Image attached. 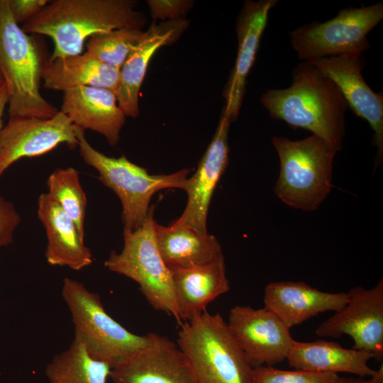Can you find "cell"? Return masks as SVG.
<instances>
[{
    "label": "cell",
    "mask_w": 383,
    "mask_h": 383,
    "mask_svg": "<svg viewBox=\"0 0 383 383\" xmlns=\"http://www.w3.org/2000/svg\"><path fill=\"white\" fill-rule=\"evenodd\" d=\"M292 77L289 87L263 92L261 104L272 118L307 130L340 150L348 104L338 87L307 61L299 63Z\"/></svg>",
    "instance_id": "cell-1"
},
{
    "label": "cell",
    "mask_w": 383,
    "mask_h": 383,
    "mask_svg": "<svg viewBox=\"0 0 383 383\" xmlns=\"http://www.w3.org/2000/svg\"><path fill=\"white\" fill-rule=\"evenodd\" d=\"M133 0H56L23 23L27 34L50 37L54 44L49 60L81 54L87 38L119 28L141 29L144 15Z\"/></svg>",
    "instance_id": "cell-2"
},
{
    "label": "cell",
    "mask_w": 383,
    "mask_h": 383,
    "mask_svg": "<svg viewBox=\"0 0 383 383\" xmlns=\"http://www.w3.org/2000/svg\"><path fill=\"white\" fill-rule=\"evenodd\" d=\"M177 344L196 383H252L253 370L219 313L207 311L181 323Z\"/></svg>",
    "instance_id": "cell-3"
},
{
    "label": "cell",
    "mask_w": 383,
    "mask_h": 383,
    "mask_svg": "<svg viewBox=\"0 0 383 383\" xmlns=\"http://www.w3.org/2000/svg\"><path fill=\"white\" fill-rule=\"evenodd\" d=\"M272 143L280 162L274 187L285 204L306 211L317 209L332 189V172L338 150L316 135L292 140L274 136Z\"/></svg>",
    "instance_id": "cell-4"
},
{
    "label": "cell",
    "mask_w": 383,
    "mask_h": 383,
    "mask_svg": "<svg viewBox=\"0 0 383 383\" xmlns=\"http://www.w3.org/2000/svg\"><path fill=\"white\" fill-rule=\"evenodd\" d=\"M43 61L37 43L14 21L8 0H0V72L7 91L9 118H49L59 110L40 92Z\"/></svg>",
    "instance_id": "cell-5"
},
{
    "label": "cell",
    "mask_w": 383,
    "mask_h": 383,
    "mask_svg": "<svg viewBox=\"0 0 383 383\" xmlns=\"http://www.w3.org/2000/svg\"><path fill=\"white\" fill-rule=\"evenodd\" d=\"M76 133L82 158L98 171L100 181L121 201L123 229L135 231L143 225L156 192L165 189H184L190 169L170 174H150L124 155L111 157L96 150L86 139L84 131L77 126Z\"/></svg>",
    "instance_id": "cell-6"
},
{
    "label": "cell",
    "mask_w": 383,
    "mask_h": 383,
    "mask_svg": "<svg viewBox=\"0 0 383 383\" xmlns=\"http://www.w3.org/2000/svg\"><path fill=\"white\" fill-rule=\"evenodd\" d=\"M153 212L154 207H150L145 221L138 229H123L122 250L118 253L111 252L104 266L135 281L155 309L167 313L181 323L171 272L155 240Z\"/></svg>",
    "instance_id": "cell-7"
},
{
    "label": "cell",
    "mask_w": 383,
    "mask_h": 383,
    "mask_svg": "<svg viewBox=\"0 0 383 383\" xmlns=\"http://www.w3.org/2000/svg\"><path fill=\"white\" fill-rule=\"evenodd\" d=\"M62 296L72 315L74 338L82 343L92 358L112 368L146 342V335L130 332L110 316L99 296L82 283L65 278Z\"/></svg>",
    "instance_id": "cell-8"
},
{
    "label": "cell",
    "mask_w": 383,
    "mask_h": 383,
    "mask_svg": "<svg viewBox=\"0 0 383 383\" xmlns=\"http://www.w3.org/2000/svg\"><path fill=\"white\" fill-rule=\"evenodd\" d=\"M382 19V1L343 8L333 18L289 32L290 44L301 61L363 54L371 48L368 33Z\"/></svg>",
    "instance_id": "cell-9"
},
{
    "label": "cell",
    "mask_w": 383,
    "mask_h": 383,
    "mask_svg": "<svg viewBox=\"0 0 383 383\" xmlns=\"http://www.w3.org/2000/svg\"><path fill=\"white\" fill-rule=\"evenodd\" d=\"M348 300L339 311L316 329L318 336H350L353 349L365 350L373 359L383 360V279L370 289L355 287L349 290Z\"/></svg>",
    "instance_id": "cell-10"
},
{
    "label": "cell",
    "mask_w": 383,
    "mask_h": 383,
    "mask_svg": "<svg viewBox=\"0 0 383 383\" xmlns=\"http://www.w3.org/2000/svg\"><path fill=\"white\" fill-rule=\"evenodd\" d=\"M227 323L253 368L285 360L294 340L290 329L264 307L235 306Z\"/></svg>",
    "instance_id": "cell-11"
},
{
    "label": "cell",
    "mask_w": 383,
    "mask_h": 383,
    "mask_svg": "<svg viewBox=\"0 0 383 383\" xmlns=\"http://www.w3.org/2000/svg\"><path fill=\"white\" fill-rule=\"evenodd\" d=\"M61 143L78 145L76 126L61 111L49 118H9L0 132V177L19 159L42 155Z\"/></svg>",
    "instance_id": "cell-12"
},
{
    "label": "cell",
    "mask_w": 383,
    "mask_h": 383,
    "mask_svg": "<svg viewBox=\"0 0 383 383\" xmlns=\"http://www.w3.org/2000/svg\"><path fill=\"white\" fill-rule=\"evenodd\" d=\"M338 87L348 107L365 120L373 131L372 145L377 148L374 167L383 158V94L374 91L365 82L362 70L363 54L331 57L307 61Z\"/></svg>",
    "instance_id": "cell-13"
},
{
    "label": "cell",
    "mask_w": 383,
    "mask_h": 383,
    "mask_svg": "<svg viewBox=\"0 0 383 383\" xmlns=\"http://www.w3.org/2000/svg\"><path fill=\"white\" fill-rule=\"evenodd\" d=\"M145 344L111 368L112 383H196L177 343L155 333Z\"/></svg>",
    "instance_id": "cell-14"
},
{
    "label": "cell",
    "mask_w": 383,
    "mask_h": 383,
    "mask_svg": "<svg viewBox=\"0 0 383 383\" xmlns=\"http://www.w3.org/2000/svg\"><path fill=\"white\" fill-rule=\"evenodd\" d=\"M232 121L223 109L213 139L199 162L196 172L187 180L188 200L181 216L174 222L206 234V220L216 187L228 164V135Z\"/></svg>",
    "instance_id": "cell-15"
},
{
    "label": "cell",
    "mask_w": 383,
    "mask_h": 383,
    "mask_svg": "<svg viewBox=\"0 0 383 383\" xmlns=\"http://www.w3.org/2000/svg\"><path fill=\"white\" fill-rule=\"evenodd\" d=\"M277 0L245 1L238 16V52L234 67L223 91V107L232 122L238 118L245 93L247 77L255 61L269 13Z\"/></svg>",
    "instance_id": "cell-16"
},
{
    "label": "cell",
    "mask_w": 383,
    "mask_h": 383,
    "mask_svg": "<svg viewBox=\"0 0 383 383\" xmlns=\"http://www.w3.org/2000/svg\"><path fill=\"white\" fill-rule=\"evenodd\" d=\"M348 300L345 292H322L303 282H272L264 293V308L289 329L326 311L336 312Z\"/></svg>",
    "instance_id": "cell-17"
},
{
    "label": "cell",
    "mask_w": 383,
    "mask_h": 383,
    "mask_svg": "<svg viewBox=\"0 0 383 383\" xmlns=\"http://www.w3.org/2000/svg\"><path fill=\"white\" fill-rule=\"evenodd\" d=\"M60 111L75 126L101 134L111 146L118 144L126 116L111 90L89 86L67 90Z\"/></svg>",
    "instance_id": "cell-18"
},
{
    "label": "cell",
    "mask_w": 383,
    "mask_h": 383,
    "mask_svg": "<svg viewBox=\"0 0 383 383\" xmlns=\"http://www.w3.org/2000/svg\"><path fill=\"white\" fill-rule=\"evenodd\" d=\"M186 27L187 22L182 19L158 25L154 22L130 53L120 70L116 93L118 104L126 116L136 118L138 115L140 89L152 56L159 48L173 43Z\"/></svg>",
    "instance_id": "cell-19"
},
{
    "label": "cell",
    "mask_w": 383,
    "mask_h": 383,
    "mask_svg": "<svg viewBox=\"0 0 383 383\" xmlns=\"http://www.w3.org/2000/svg\"><path fill=\"white\" fill-rule=\"evenodd\" d=\"M38 217L45 228V258L50 265L80 270L92 263L91 252L74 223L48 193L38 198Z\"/></svg>",
    "instance_id": "cell-20"
},
{
    "label": "cell",
    "mask_w": 383,
    "mask_h": 383,
    "mask_svg": "<svg viewBox=\"0 0 383 383\" xmlns=\"http://www.w3.org/2000/svg\"><path fill=\"white\" fill-rule=\"evenodd\" d=\"M170 270L182 321L206 311L210 302L230 289L223 255L206 264Z\"/></svg>",
    "instance_id": "cell-21"
},
{
    "label": "cell",
    "mask_w": 383,
    "mask_h": 383,
    "mask_svg": "<svg viewBox=\"0 0 383 383\" xmlns=\"http://www.w3.org/2000/svg\"><path fill=\"white\" fill-rule=\"evenodd\" d=\"M370 359L372 355L367 351L347 349L334 341L294 340L286 360L296 370L370 377L376 372L368 365Z\"/></svg>",
    "instance_id": "cell-22"
},
{
    "label": "cell",
    "mask_w": 383,
    "mask_h": 383,
    "mask_svg": "<svg viewBox=\"0 0 383 383\" xmlns=\"http://www.w3.org/2000/svg\"><path fill=\"white\" fill-rule=\"evenodd\" d=\"M41 79L48 89L62 91L89 86L104 88L115 94L119 87L120 70L96 60L88 52L44 60Z\"/></svg>",
    "instance_id": "cell-23"
},
{
    "label": "cell",
    "mask_w": 383,
    "mask_h": 383,
    "mask_svg": "<svg viewBox=\"0 0 383 383\" xmlns=\"http://www.w3.org/2000/svg\"><path fill=\"white\" fill-rule=\"evenodd\" d=\"M155 236L160 253L169 269L206 264L223 255L214 235L202 234L176 222L169 226L155 222Z\"/></svg>",
    "instance_id": "cell-24"
},
{
    "label": "cell",
    "mask_w": 383,
    "mask_h": 383,
    "mask_svg": "<svg viewBox=\"0 0 383 383\" xmlns=\"http://www.w3.org/2000/svg\"><path fill=\"white\" fill-rule=\"evenodd\" d=\"M111 367L92 358L74 338L70 347L55 355L45 370L50 383H107Z\"/></svg>",
    "instance_id": "cell-25"
},
{
    "label": "cell",
    "mask_w": 383,
    "mask_h": 383,
    "mask_svg": "<svg viewBox=\"0 0 383 383\" xmlns=\"http://www.w3.org/2000/svg\"><path fill=\"white\" fill-rule=\"evenodd\" d=\"M47 185L48 194L71 218L84 238L87 197L79 182V172L73 167L58 168L48 177Z\"/></svg>",
    "instance_id": "cell-26"
},
{
    "label": "cell",
    "mask_w": 383,
    "mask_h": 383,
    "mask_svg": "<svg viewBox=\"0 0 383 383\" xmlns=\"http://www.w3.org/2000/svg\"><path fill=\"white\" fill-rule=\"evenodd\" d=\"M144 34L141 29L129 28L95 34L87 43V52L100 62L120 70Z\"/></svg>",
    "instance_id": "cell-27"
},
{
    "label": "cell",
    "mask_w": 383,
    "mask_h": 383,
    "mask_svg": "<svg viewBox=\"0 0 383 383\" xmlns=\"http://www.w3.org/2000/svg\"><path fill=\"white\" fill-rule=\"evenodd\" d=\"M339 375L301 370H285L273 366H260L253 370L252 383H337Z\"/></svg>",
    "instance_id": "cell-28"
},
{
    "label": "cell",
    "mask_w": 383,
    "mask_h": 383,
    "mask_svg": "<svg viewBox=\"0 0 383 383\" xmlns=\"http://www.w3.org/2000/svg\"><path fill=\"white\" fill-rule=\"evenodd\" d=\"M21 222V216L15 206L0 195V248L9 245L13 233Z\"/></svg>",
    "instance_id": "cell-29"
},
{
    "label": "cell",
    "mask_w": 383,
    "mask_h": 383,
    "mask_svg": "<svg viewBox=\"0 0 383 383\" xmlns=\"http://www.w3.org/2000/svg\"><path fill=\"white\" fill-rule=\"evenodd\" d=\"M151 16L157 19L177 20L192 7L191 1H148Z\"/></svg>",
    "instance_id": "cell-30"
},
{
    "label": "cell",
    "mask_w": 383,
    "mask_h": 383,
    "mask_svg": "<svg viewBox=\"0 0 383 383\" xmlns=\"http://www.w3.org/2000/svg\"><path fill=\"white\" fill-rule=\"evenodd\" d=\"M8 1L11 15L18 24L26 22L48 4L47 0Z\"/></svg>",
    "instance_id": "cell-31"
},
{
    "label": "cell",
    "mask_w": 383,
    "mask_h": 383,
    "mask_svg": "<svg viewBox=\"0 0 383 383\" xmlns=\"http://www.w3.org/2000/svg\"><path fill=\"white\" fill-rule=\"evenodd\" d=\"M337 383H383V365L370 377H339Z\"/></svg>",
    "instance_id": "cell-32"
},
{
    "label": "cell",
    "mask_w": 383,
    "mask_h": 383,
    "mask_svg": "<svg viewBox=\"0 0 383 383\" xmlns=\"http://www.w3.org/2000/svg\"><path fill=\"white\" fill-rule=\"evenodd\" d=\"M9 97L6 84L0 87V132L2 129V116L6 106L8 104Z\"/></svg>",
    "instance_id": "cell-33"
},
{
    "label": "cell",
    "mask_w": 383,
    "mask_h": 383,
    "mask_svg": "<svg viewBox=\"0 0 383 383\" xmlns=\"http://www.w3.org/2000/svg\"><path fill=\"white\" fill-rule=\"evenodd\" d=\"M5 83L4 77L0 72V87H1Z\"/></svg>",
    "instance_id": "cell-34"
}]
</instances>
